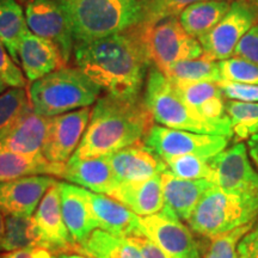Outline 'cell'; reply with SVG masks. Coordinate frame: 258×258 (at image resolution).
I'll list each match as a JSON object with an SVG mask.
<instances>
[{
	"mask_svg": "<svg viewBox=\"0 0 258 258\" xmlns=\"http://www.w3.org/2000/svg\"><path fill=\"white\" fill-rule=\"evenodd\" d=\"M74 59L93 83L106 93L138 98L151 60L140 28L74 44Z\"/></svg>",
	"mask_w": 258,
	"mask_h": 258,
	"instance_id": "cell-1",
	"label": "cell"
},
{
	"mask_svg": "<svg viewBox=\"0 0 258 258\" xmlns=\"http://www.w3.org/2000/svg\"><path fill=\"white\" fill-rule=\"evenodd\" d=\"M152 122L144 98L106 93L95 103L85 134L72 157L77 159L103 157L139 144L150 132Z\"/></svg>",
	"mask_w": 258,
	"mask_h": 258,
	"instance_id": "cell-2",
	"label": "cell"
},
{
	"mask_svg": "<svg viewBox=\"0 0 258 258\" xmlns=\"http://www.w3.org/2000/svg\"><path fill=\"white\" fill-rule=\"evenodd\" d=\"M76 43L92 42L140 25L143 5L124 0H57Z\"/></svg>",
	"mask_w": 258,
	"mask_h": 258,
	"instance_id": "cell-3",
	"label": "cell"
},
{
	"mask_svg": "<svg viewBox=\"0 0 258 258\" xmlns=\"http://www.w3.org/2000/svg\"><path fill=\"white\" fill-rule=\"evenodd\" d=\"M101 91L78 67L63 66L32 82L28 96L32 110L53 117L95 104Z\"/></svg>",
	"mask_w": 258,
	"mask_h": 258,
	"instance_id": "cell-4",
	"label": "cell"
},
{
	"mask_svg": "<svg viewBox=\"0 0 258 258\" xmlns=\"http://www.w3.org/2000/svg\"><path fill=\"white\" fill-rule=\"evenodd\" d=\"M144 103L153 121L164 127L231 139L233 129L203 120L180 97L172 82L153 67L148 73Z\"/></svg>",
	"mask_w": 258,
	"mask_h": 258,
	"instance_id": "cell-5",
	"label": "cell"
},
{
	"mask_svg": "<svg viewBox=\"0 0 258 258\" xmlns=\"http://www.w3.org/2000/svg\"><path fill=\"white\" fill-rule=\"evenodd\" d=\"M257 218L258 200L231 195L213 184L203 194L188 225L192 233L213 239Z\"/></svg>",
	"mask_w": 258,
	"mask_h": 258,
	"instance_id": "cell-6",
	"label": "cell"
},
{
	"mask_svg": "<svg viewBox=\"0 0 258 258\" xmlns=\"http://www.w3.org/2000/svg\"><path fill=\"white\" fill-rule=\"evenodd\" d=\"M139 28L151 63L160 72L164 73L179 61L199 59L203 55L200 41L182 27L178 17L164 19L152 27Z\"/></svg>",
	"mask_w": 258,
	"mask_h": 258,
	"instance_id": "cell-7",
	"label": "cell"
},
{
	"mask_svg": "<svg viewBox=\"0 0 258 258\" xmlns=\"http://www.w3.org/2000/svg\"><path fill=\"white\" fill-rule=\"evenodd\" d=\"M228 140L230 139L221 135L200 134L153 124L145 137L144 144L165 161L186 154L211 159L226 150Z\"/></svg>",
	"mask_w": 258,
	"mask_h": 258,
	"instance_id": "cell-8",
	"label": "cell"
},
{
	"mask_svg": "<svg viewBox=\"0 0 258 258\" xmlns=\"http://www.w3.org/2000/svg\"><path fill=\"white\" fill-rule=\"evenodd\" d=\"M258 19L257 0H235L219 23L199 38L203 48V55L214 61L233 57L237 44L256 24Z\"/></svg>",
	"mask_w": 258,
	"mask_h": 258,
	"instance_id": "cell-9",
	"label": "cell"
},
{
	"mask_svg": "<svg viewBox=\"0 0 258 258\" xmlns=\"http://www.w3.org/2000/svg\"><path fill=\"white\" fill-rule=\"evenodd\" d=\"M213 180L225 192L258 200V172L253 169L244 144L237 143L208 159Z\"/></svg>",
	"mask_w": 258,
	"mask_h": 258,
	"instance_id": "cell-10",
	"label": "cell"
},
{
	"mask_svg": "<svg viewBox=\"0 0 258 258\" xmlns=\"http://www.w3.org/2000/svg\"><path fill=\"white\" fill-rule=\"evenodd\" d=\"M141 222L146 237L152 239L167 258H202L192 231L167 209L141 218Z\"/></svg>",
	"mask_w": 258,
	"mask_h": 258,
	"instance_id": "cell-11",
	"label": "cell"
},
{
	"mask_svg": "<svg viewBox=\"0 0 258 258\" xmlns=\"http://www.w3.org/2000/svg\"><path fill=\"white\" fill-rule=\"evenodd\" d=\"M25 18L29 30L56 44L64 61L74 50V37L69 18L57 0H28Z\"/></svg>",
	"mask_w": 258,
	"mask_h": 258,
	"instance_id": "cell-12",
	"label": "cell"
},
{
	"mask_svg": "<svg viewBox=\"0 0 258 258\" xmlns=\"http://www.w3.org/2000/svg\"><path fill=\"white\" fill-rule=\"evenodd\" d=\"M90 117V106L49 117L46 143L42 151L44 158L50 163L64 165L78 148Z\"/></svg>",
	"mask_w": 258,
	"mask_h": 258,
	"instance_id": "cell-13",
	"label": "cell"
},
{
	"mask_svg": "<svg viewBox=\"0 0 258 258\" xmlns=\"http://www.w3.org/2000/svg\"><path fill=\"white\" fill-rule=\"evenodd\" d=\"M57 180L37 175L0 182V213L16 217H32L41 200Z\"/></svg>",
	"mask_w": 258,
	"mask_h": 258,
	"instance_id": "cell-14",
	"label": "cell"
},
{
	"mask_svg": "<svg viewBox=\"0 0 258 258\" xmlns=\"http://www.w3.org/2000/svg\"><path fill=\"white\" fill-rule=\"evenodd\" d=\"M32 217L46 249L59 254L74 251V243L61 211L59 182L50 186Z\"/></svg>",
	"mask_w": 258,
	"mask_h": 258,
	"instance_id": "cell-15",
	"label": "cell"
},
{
	"mask_svg": "<svg viewBox=\"0 0 258 258\" xmlns=\"http://www.w3.org/2000/svg\"><path fill=\"white\" fill-rule=\"evenodd\" d=\"M48 127L49 117L37 114L30 106L0 134V148L24 156H43Z\"/></svg>",
	"mask_w": 258,
	"mask_h": 258,
	"instance_id": "cell-16",
	"label": "cell"
},
{
	"mask_svg": "<svg viewBox=\"0 0 258 258\" xmlns=\"http://www.w3.org/2000/svg\"><path fill=\"white\" fill-rule=\"evenodd\" d=\"M85 194L99 230L122 238L146 237L141 218L122 203L88 189H85Z\"/></svg>",
	"mask_w": 258,
	"mask_h": 258,
	"instance_id": "cell-17",
	"label": "cell"
},
{
	"mask_svg": "<svg viewBox=\"0 0 258 258\" xmlns=\"http://www.w3.org/2000/svg\"><path fill=\"white\" fill-rule=\"evenodd\" d=\"M106 158L118 183L145 180L166 171L165 161L145 144L132 145Z\"/></svg>",
	"mask_w": 258,
	"mask_h": 258,
	"instance_id": "cell-18",
	"label": "cell"
},
{
	"mask_svg": "<svg viewBox=\"0 0 258 258\" xmlns=\"http://www.w3.org/2000/svg\"><path fill=\"white\" fill-rule=\"evenodd\" d=\"M18 62L29 82H36L44 76L57 71L66 64L62 53L56 44L46 38L25 32L19 44Z\"/></svg>",
	"mask_w": 258,
	"mask_h": 258,
	"instance_id": "cell-19",
	"label": "cell"
},
{
	"mask_svg": "<svg viewBox=\"0 0 258 258\" xmlns=\"http://www.w3.org/2000/svg\"><path fill=\"white\" fill-rule=\"evenodd\" d=\"M61 211L74 245L83 243L98 225L86 198L85 189L69 182H59Z\"/></svg>",
	"mask_w": 258,
	"mask_h": 258,
	"instance_id": "cell-20",
	"label": "cell"
},
{
	"mask_svg": "<svg viewBox=\"0 0 258 258\" xmlns=\"http://www.w3.org/2000/svg\"><path fill=\"white\" fill-rule=\"evenodd\" d=\"M61 178L90 191L109 195L118 184L106 156L71 159L64 164Z\"/></svg>",
	"mask_w": 258,
	"mask_h": 258,
	"instance_id": "cell-21",
	"label": "cell"
},
{
	"mask_svg": "<svg viewBox=\"0 0 258 258\" xmlns=\"http://www.w3.org/2000/svg\"><path fill=\"white\" fill-rule=\"evenodd\" d=\"M171 82V80H170ZM184 102L203 120L232 128L226 102L217 83H172Z\"/></svg>",
	"mask_w": 258,
	"mask_h": 258,
	"instance_id": "cell-22",
	"label": "cell"
},
{
	"mask_svg": "<svg viewBox=\"0 0 258 258\" xmlns=\"http://www.w3.org/2000/svg\"><path fill=\"white\" fill-rule=\"evenodd\" d=\"M163 184L164 208L175 214L180 221L188 222L200 200L214 184L208 179H182L164 171L160 175Z\"/></svg>",
	"mask_w": 258,
	"mask_h": 258,
	"instance_id": "cell-23",
	"label": "cell"
},
{
	"mask_svg": "<svg viewBox=\"0 0 258 258\" xmlns=\"http://www.w3.org/2000/svg\"><path fill=\"white\" fill-rule=\"evenodd\" d=\"M108 196L141 218L157 214L164 208L160 175L139 182L118 183Z\"/></svg>",
	"mask_w": 258,
	"mask_h": 258,
	"instance_id": "cell-24",
	"label": "cell"
},
{
	"mask_svg": "<svg viewBox=\"0 0 258 258\" xmlns=\"http://www.w3.org/2000/svg\"><path fill=\"white\" fill-rule=\"evenodd\" d=\"M73 252L89 258H144L131 238L116 237L99 228L85 241L74 245Z\"/></svg>",
	"mask_w": 258,
	"mask_h": 258,
	"instance_id": "cell-25",
	"label": "cell"
},
{
	"mask_svg": "<svg viewBox=\"0 0 258 258\" xmlns=\"http://www.w3.org/2000/svg\"><path fill=\"white\" fill-rule=\"evenodd\" d=\"M63 166L61 164L50 163L44 156H24L0 148V182L37 175L60 177Z\"/></svg>",
	"mask_w": 258,
	"mask_h": 258,
	"instance_id": "cell-26",
	"label": "cell"
},
{
	"mask_svg": "<svg viewBox=\"0 0 258 258\" xmlns=\"http://www.w3.org/2000/svg\"><path fill=\"white\" fill-rule=\"evenodd\" d=\"M231 4L227 0H199L179 15V22L191 36L201 38L221 21Z\"/></svg>",
	"mask_w": 258,
	"mask_h": 258,
	"instance_id": "cell-27",
	"label": "cell"
},
{
	"mask_svg": "<svg viewBox=\"0 0 258 258\" xmlns=\"http://www.w3.org/2000/svg\"><path fill=\"white\" fill-rule=\"evenodd\" d=\"M28 30L27 18L17 0H0V41L16 63H19V44Z\"/></svg>",
	"mask_w": 258,
	"mask_h": 258,
	"instance_id": "cell-28",
	"label": "cell"
},
{
	"mask_svg": "<svg viewBox=\"0 0 258 258\" xmlns=\"http://www.w3.org/2000/svg\"><path fill=\"white\" fill-rule=\"evenodd\" d=\"M27 247H44L34 217L6 215L0 251L11 252Z\"/></svg>",
	"mask_w": 258,
	"mask_h": 258,
	"instance_id": "cell-29",
	"label": "cell"
},
{
	"mask_svg": "<svg viewBox=\"0 0 258 258\" xmlns=\"http://www.w3.org/2000/svg\"><path fill=\"white\" fill-rule=\"evenodd\" d=\"M164 74L172 83H220L222 76L219 61L202 55L199 59L183 60L167 69Z\"/></svg>",
	"mask_w": 258,
	"mask_h": 258,
	"instance_id": "cell-30",
	"label": "cell"
},
{
	"mask_svg": "<svg viewBox=\"0 0 258 258\" xmlns=\"http://www.w3.org/2000/svg\"><path fill=\"white\" fill-rule=\"evenodd\" d=\"M226 112L231 120L237 140H249L258 133V102H226Z\"/></svg>",
	"mask_w": 258,
	"mask_h": 258,
	"instance_id": "cell-31",
	"label": "cell"
},
{
	"mask_svg": "<svg viewBox=\"0 0 258 258\" xmlns=\"http://www.w3.org/2000/svg\"><path fill=\"white\" fill-rule=\"evenodd\" d=\"M199 0H144L143 19L139 27L148 28L167 18H177Z\"/></svg>",
	"mask_w": 258,
	"mask_h": 258,
	"instance_id": "cell-32",
	"label": "cell"
},
{
	"mask_svg": "<svg viewBox=\"0 0 258 258\" xmlns=\"http://www.w3.org/2000/svg\"><path fill=\"white\" fill-rule=\"evenodd\" d=\"M166 170L171 175L182 179H208L213 180V170L208 159L186 154L165 160Z\"/></svg>",
	"mask_w": 258,
	"mask_h": 258,
	"instance_id": "cell-33",
	"label": "cell"
},
{
	"mask_svg": "<svg viewBox=\"0 0 258 258\" xmlns=\"http://www.w3.org/2000/svg\"><path fill=\"white\" fill-rule=\"evenodd\" d=\"M30 108L25 88H11L0 95V134Z\"/></svg>",
	"mask_w": 258,
	"mask_h": 258,
	"instance_id": "cell-34",
	"label": "cell"
},
{
	"mask_svg": "<svg viewBox=\"0 0 258 258\" xmlns=\"http://www.w3.org/2000/svg\"><path fill=\"white\" fill-rule=\"evenodd\" d=\"M253 222L219 235L217 238H213L203 258H239L238 244L241 238L252 227Z\"/></svg>",
	"mask_w": 258,
	"mask_h": 258,
	"instance_id": "cell-35",
	"label": "cell"
},
{
	"mask_svg": "<svg viewBox=\"0 0 258 258\" xmlns=\"http://www.w3.org/2000/svg\"><path fill=\"white\" fill-rule=\"evenodd\" d=\"M222 80L258 85V64L240 57L219 61Z\"/></svg>",
	"mask_w": 258,
	"mask_h": 258,
	"instance_id": "cell-36",
	"label": "cell"
},
{
	"mask_svg": "<svg viewBox=\"0 0 258 258\" xmlns=\"http://www.w3.org/2000/svg\"><path fill=\"white\" fill-rule=\"evenodd\" d=\"M0 77L11 88H25L27 85L23 72L10 55L2 41H0Z\"/></svg>",
	"mask_w": 258,
	"mask_h": 258,
	"instance_id": "cell-37",
	"label": "cell"
},
{
	"mask_svg": "<svg viewBox=\"0 0 258 258\" xmlns=\"http://www.w3.org/2000/svg\"><path fill=\"white\" fill-rule=\"evenodd\" d=\"M227 99L239 102H258V85L222 80L218 83Z\"/></svg>",
	"mask_w": 258,
	"mask_h": 258,
	"instance_id": "cell-38",
	"label": "cell"
},
{
	"mask_svg": "<svg viewBox=\"0 0 258 258\" xmlns=\"http://www.w3.org/2000/svg\"><path fill=\"white\" fill-rule=\"evenodd\" d=\"M233 56L258 64V24H254L235 47Z\"/></svg>",
	"mask_w": 258,
	"mask_h": 258,
	"instance_id": "cell-39",
	"label": "cell"
},
{
	"mask_svg": "<svg viewBox=\"0 0 258 258\" xmlns=\"http://www.w3.org/2000/svg\"><path fill=\"white\" fill-rule=\"evenodd\" d=\"M239 258H258V218L238 244Z\"/></svg>",
	"mask_w": 258,
	"mask_h": 258,
	"instance_id": "cell-40",
	"label": "cell"
},
{
	"mask_svg": "<svg viewBox=\"0 0 258 258\" xmlns=\"http://www.w3.org/2000/svg\"><path fill=\"white\" fill-rule=\"evenodd\" d=\"M131 239L138 245L144 258H167L165 252L148 237H134Z\"/></svg>",
	"mask_w": 258,
	"mask_h": 258,
	"instance_id": "cell-41",
	"label": "cell"
},
{
	"mask_svg": "<svg viewBox=\"0 0 258 258\" xmlns=\"http://www.w3.org/2000/svg\"><path fill=\"white\" fill-rule=\"evenodd\" d=\"M3 258H57V256L46 247H27L6 252Z\"/></svg>",
	"mask_w": 258,
	"mask_h": 258,
	"instance_id": "cell-42",
	"label": "cell"
},
{
	"mask_svg": "<svg viewBox=\"0 0 258 258\" xmlns=\"http://www.w3.org/2000/svg\"><path fill=\"white\" fill-rule=\"evenodd\" d=\"M247 148H249V154L251 159L253 160L254 165L258 169V133H256L253 137H251L247 140Z\"/></svg>",
	"mask_w": 258,
	"mask_h": 258,
	"instance_id": "cell-43",
	"label": "cell"
},
{
	"mask_svg": "<svg viewBox=\"0 0 258 258\" xmlns=\"http://www.w3.org/2000/svg\"><path fill=\"white\" fill-rule=\"evenodd\" d=\"M4 228H5V217L0 213V244H2L3 237H4Z\"/></svg>",
	"mask_w": 258,
	"mask_h": 258,
	"instance_id": "cell-44",
	"label": "cell"
},
{
	"mask_svg": "<svg viewBox=\"0 0 258 258\" xmlns=\"http://www.w3.org/2000/svg\"><path fill=\"white\" fill-rule=\"evenodd\" d=\"M57 258H89V257L82 256V254L73 252V253H61V254H57Z\"/></svg>",
	"mask_w": 258,
	"mask_h": 258,
	"instance_id": "cell-45",
	"label": "cell"
},
{
	"mask_svg": "<svg viewBox=\"0 0 258 258\" xmlns=\"http://www.w3.org/2000/svg\"><path fill=\"white\" fill-rule=\"evenodd\" d=\"M6 89H8V84H6L4 82V79H3L2 77H0V95H2L3 92H5Z\"/></svg>",
	"mask_w": 258,
	"mask_h": 258,
	"instance_id": "cell-46",
	"label": "cell"
},
{
	"mask_svg": "<svg viewBox=\"0 0 258 258\" xmlns=\"http://www.w3.org/2000/svg\"><path fill=\"white\" fill-rule=\"evenodd\" d=\"M124 2L135 3V4H141V5H143V2H144V0H124Z\"/></svg>",
	"mask_w": 258,
	"mask_h": 258,
	"instance_id": "cell-47",
	"label": "cell"
},
{
	"mask_svg": "<svg viewBox=\"0 0 258 258\" xmlns=\"http://www.w3.org/2000/svg\"><path fill=\"white\" fill-rule=\"evenodd\" d=\"M22 2H24V3H27V2H28V0H22Z\"/></svg>",
	"mask_w": 258,
	"mask_h": 258,
	"instance_id": "cell-48",
	"label": "cell"
},
{
	"mask_svg": "<svg viewBox=\"0 0 258 258\" xmlns=\"http://www.w3.org/2000/svg\"><path fill=\"white\" fill-rule=\"evenodd\" d=\"M0 258H3V254H0Z\"/></svg>",
	"mask_w": 258,
	"mask_h": 258,
	"instance_id": "cell-49",
	"label": "cell"
},
{
	"mask_svg": "<svg viewBox=\"0 0 258 258\" xmlns=\"http://www.w3.org/2000/svg\"><path fill=\"white\" fill-rule=\"evenodd\" d=\"M227 2H230V0H227ZM234 2H235V0H234Z\"/></svg>",
	"mask_w": 258,
	"mask_h": 258,
	"instance_id": "cell-50",
	"label": "cell"
},
{
	"mask_svg": "<svg viewBox=\"0 0 258 258\" xmlns=\"http://www.w3.org/2000/svg\"><path fill=\"white\" fill-rule=\"evenodd\" d=\"M257 3H258V0H257Z\"/></svg>",
	"mask_w": 258,
	"mask_h": 258,
	"instance_id": "cell-51",
	"label": "cell"
}]
</instances>
